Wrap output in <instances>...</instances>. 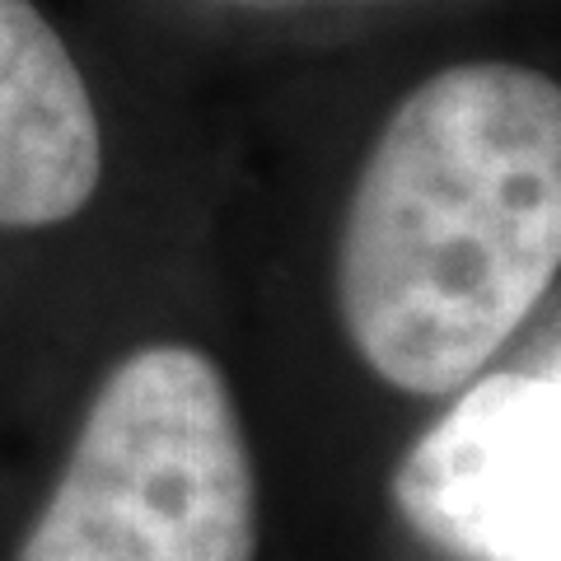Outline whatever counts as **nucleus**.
Listing matches in <instances>:
<instances>
[{
    "label": "nucleus",
    "instance_id": "obj_2",
    "mask_svg": "<svg viewBox=\"0 0 561 561\" xmlns=\"http://www.w3.org/2000/svg\"><path fill=\"white\" fill-rule=\"evenodd\" d=\"M257 491L220 365L140 346L94 393L14 561H253Z\"/></svg>",
    "mask_w": 561,
    "mask_h": 561
},
{
    "label": "nucleus",
    "instance_id": "obj_3",
    "mask_svg": "<svg viewBox=\"0 0 561 561\" xmlns=\"http://www.w3.org/2000/svg\"><path fill=\"white\" fill-rule=\"evenodd\" d=\"M393 505L459 561H561L557 360L472 383L398 463Z\"/></svg>",
    "mask_w": 561,
    "mask_h": 561
},
{
    "label": "nucleus",
    "instance_id": "obj_1",
    "mask_svg": "<svg viewBox=\"0 0 561 561\" xmlns=\"http://www.w3.org/2000/svg\"><path fill=\"white\" fill-rule=\"evenodd\" d=\"M561 262V90L515 61L449 66L393 108L346 206L337 305L402 393L463 389Z\"/></svg>",
    "mask_w": 561,
    "mask_h": 561
},
{
    "label": "nucleus",
    "instance_id": "obj_4",
    "mask_svg": "<svg viewBox=\"0 0 561 561\" xmlns=\"http://www.w3.org/2000/svg\"><path fill=\"white\" fill-rule=\"evenodd\" d=\"M103 136L76 57L33 0H0V230H47L90 206Z\"/></svg>",
    "mask_w": 561,
    "mask_h": 561
}]
</instances>
